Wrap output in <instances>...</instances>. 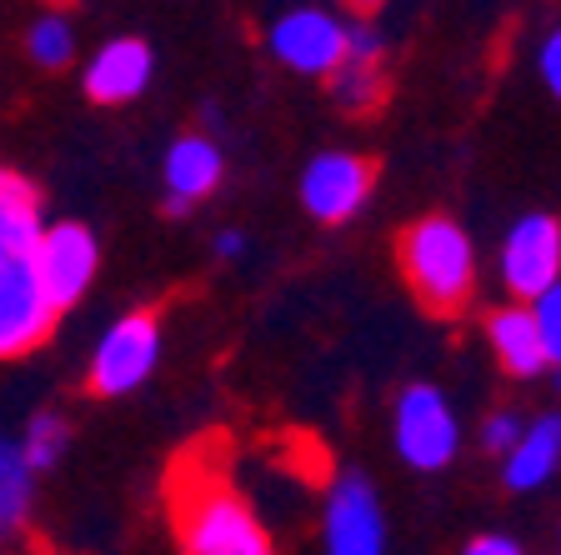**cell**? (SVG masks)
I'll use <instances>...</instances> for the list:
<instances>
[{
	"mask_svg": "<svg viewBox=\"0 0 561 555\" xmlns=\"http://www.w3.org/2000/svg\"><path fill=\"white\" fill-rule=\"evenodd\" d=\"M351 5H362V11H376V5H381V0H351Z\"/></svg>",
	"mask_w": 561,
	"mask_h": 555,
	"instance_id": "d4e9b609",
	"label": "cell"
},
{
	"mask_svg": "<svg viewBox=\"0 0 561 555\" xmlns=\"http://www.w3.org/2000/svg\"><path fill=\"white\" fill-rule=\"evenodd\" d=\"M56 305L35 280L31 251H0V360L31 356L56 325Z\"/></svg>",
	"mask_w": 561,
	"mask_h": 555,
	"instance_id": "3957f363",
	"label": "cell"
},
{
	"mask_svg": "<svg viewBox=\"0 0 561 555\" xmlns=\"http://www.w3.org/2000/svg\"><path fill=\"white\" fill-rule=\"evenodd\" d=\"M331 91H336L341 111H376L381 105V70H376V56H341L331 66Z\"/></svg>",
	"mask_w": 561,
	"mask_h": 555,
	"instance_id": "e0dca14e",
	"label": "cell"
},
{
	"mask_svg": "<svg viewBox=\"0 0 561 555\" xmlns=\"http://www.w3.org/2000/svg\"><path fill=\"white\" fill-rule=\"evenodd\" d=\"M486 331H491V350L502 356V366L512 370V375H541V370L551 366L547 350H541L537 325H531V311H526V301L496 311Z\"/></svg>",
	"mask_w": 561,
	"mask_h": 555,
	"instance_id": "5bb4252c",
	"label": "cell"
},
{
	"mask_svg": "<svg viewBox=\"0 0 561 555\" xmlns=\"http://www.w3.org/2000/svg\"><path fill=\"white\" fill-rule=\"evenodd\" d=\"M171 490V521L175 541L191 555H266L271 535L261 531L256 510L236 496L231 475L221 471V455H210L206 446H196L191 455H181L165 481Z\"/></svg>",
	"mask_w": 561,
	"mask_h": 555,
	"instance_id": "6da1fadb",
	"label": "cell"
},
{
	"mask_svg": "<svg viewBox=\"0 0 561 555\" xmlns=\"http://www.w3.org/2000/svg\"><path fill=\"white\" fill-rule=\"evenodd\" d=\"M516 436H522V420L516 416H491L486 426H481V446H486V451H506Z\"/></svg>",
	"mask_w": 561,
	"mask_h": 555,
	"instance_id": "44dd1931",
	"label": "cell"
},
{
	"mask_svg": "<svg viewBox=\"0 0 561 555\" xmlns=\"http://www.w3.org/2000/svg\"><path fill=\"white\" fill-rule=\"evenodd\" d=\"M371 196V165L362 155H346V151H331V155H316L301 175V200L316 220L327 226H341L362 210V200Z\"/></svg>",
	"mask_w": 561,
	"mask_h": 555,
	"instance_id": "ba28073f",
	"label": "cell"
},
{
	"mask_svg": "<svg viewBox=\"0 0 561 555\" xmlns=\"http://www.w3.org/2000/svg\"><path fill=\"white\" fill-rule=\"evenodd\" d=\"M386 545L376 490L356 475H346L327 500V551L331 555H376Z\"/></svg>",
	"mask_w": 561,
	"mask_h": 555,
	"instance_id": "30bf717a",
	"label": "cell"
},
{
	"mask_svg": "<svg viewBox=\"0 0 561 555\" xmlns=\"http://www.w3.org/2000/svg\"><path fill=\"white\" fill-rule=\"evenodd\" d=\"M461 446V430H456V416L446 405L442 391L432 385H411L397 405V451L407 465L416 471H442L446 461Z\"/></svg>",
	"mask_w": 561,
	"mask_h": 555,
	"instance_id": "5b68a950",
	"label": "cell"
},
{
	"mask_svg": "<svg viewBox=\"0 0 561 555\" xmlns=\"http://www.w3.org/2000/svg\"><path fill=\"white\" fill-rule=\"evenodd\" d=\"M526 311H531V325H537L547 360L557 366V356H561V296H557V286H547L541 296H531V301H526Z\"/></svg>",
	"mask_w": 561,
	"mask_h": 555,
	"instance_id": "ffe728a7",
	"label": "cell"
},
{
	"mask_svg": "<svg viewBox=\"0 0 561 555\" xmlns=\"http://www.w3.org/2000/svg\"><path fill=\"white\" fill-rule=\"evenodd\" d=\"M41 235V196L25 175L0 165V251H31Z\"/></svg>",
	"mask_w": 561,
	"mask_h": 555,
	"instance_id": "9a60e30c",
	"label": "cell"
},
{
	"mask_svg": "<svg viewBox=\"0 0 561 555\" xmlns=\"http://www.w3.org/2000/svg\"><path fill=\"white\" fill-rule=\"evenodd\" d=\"M401 276L416 290V301L432 315H456L467 311L471 286H477V255L461 226L446 216H426L411 231H401Z\"/></svg>",
	"mask_w": 561,
	"mask_h": 555,
	"instance_id": "7a4b0ae2",
	"label": "cell"
},
{
	"mask_svg": "<svg viewBox=\"0 0 561 555\" xmlns=\"http://www.w3.org/2000/svg\"><path fill=\"white\" fill-rule=\"evenodd\" d=\"M271 50L280 66L301 76H331V66L346 50V25L327 11H291L271 25Z\"/></svg>",
	"mask_w": 561,
	"mask_h": 555,
	"instance_id": "9c48e42d",
	"label": "cell"
},
{
	"mask_svg": "<svg viewBox=\"0 0 561 555\" xmlns=\"http://www.w3.org/2000/svg\"><path fill=\"white\" fill-rule=\"evenodd\" d=\"M146 85H151V50L140 46V41H111L85 66V95L95 105H126Z\"/></svg>",
	"mask_w": 561,
	"mask_h": 555,
	"instance_id": "8fae6325",
	"label": "cell"
},
{
	"mask_svg": "<svg viewBox=\"0 0 561 555\" xmlns=\"http://www.w3.org/2000/svg\"><path fill=\"white\" fill-rule=\"evenodd\" d=\"M31 475L35 471L25 465L21 446L0 436V541L21 531L25 516H31Z\"/></svg>",
	"mask_w": 561,
	"mask_h": 555,
	"instance_id": "2e32d148",
	"label": "cell"
},
{
	"mask_svg": "<svg viewBox=\"0 0 561 555\" xmlns=\"http://www.w3.org/2000/svg\"><path fill=\"white\" fill-rule=\"evenodd\" d=\"M561 276V226L551 216H526L502 245V280L516 301H531Z\"/></svg>",
	"mask_w": 561,
	"mask_h": 555,
	"instance_id": "52a82bcc",
	"label": "cell"
},
{
	"mask_svg": "<svg viewBox=\"0 0 561 555\" xmlns=\"http://www.w3.org/2000/svg\"><path fill=\"white\" fill-rule=\"evenodd\" d=\"M31 266H35V280L46 290V301L56 311L81 301V290L91 286L95 276V241L85 226H41L31 245Z\"/></svg>",
	"mask_w": 561,
	"mask_h": 555,
	"instance_id": "8992f818",
	"label": "cell"
},
{
	"mask_svg": "<svg viewBox=\"0 0 561 555\" xmlns=\"http://www.w3.org/2000/svg\"><path fill=\"white\" fill-rule=\"evenodd\" d=\"M76 56V31H70L66 15H41L31 25V60L46 70H60L66 60Z\"/></svg>",
	"mask_w": 561,
	"mask_h": 555,
	"instance_id": "ac0fdd59",
	"label": "cell"
},
{
	"mask_svg": "<svg viewBox=\"0 0 561 555\" xmlns=\"http://www.w3.org/2000/svg\"><path fill=\"white\" fill-rule=\"evenodd\" d=\"M66 420L56 416H35L31 426H25V440H21V455L31 471H50V465L60 461V451H66Z\"/></svg>",
	"mask_w": 561,
	"mask_h": 555,
	"instance_id": "d6986e66",
	"label": "cell"
},
{
	"mask_svg": "<svg viewBox=\"0 0 561 555\" xmlns=\"http://www.w3.org/2000/svg\"><path fill=\"white\" fill-rule=\"evenodd\" d=\"M467 551H471V555H516L522 545H516L512 535H477V541H471Z\"/></svg>",
	"mask_w": 561,
	"mask_h": 555,
	"instance_id": "603a6c76",
	"label": "cell"
},
{
	"mask_svg": "<svg viewBox=\"0 0 561 555\" xmlns=\"http://www.w3.org/2000/svg\"><path fill=\"white\" fill-rule=\"evenodd\" d=\"M221 181V151L206 136H186L165 151V196H171V216H186L191 200L210 196Z\"/></svg>",
	"mask_w": 561,
	"mask_h": 555,
	"instance_id": "7c38bea8",
	"label": "cell"
},
{
	"mask_svg": "<svg viewBox=\"0 0 561 555\" xmlns=\"http://www.w3.org/2000/svg\"><path fill=\"white\" fill-rule=\"evenodd\" d=\"M537 66H541V81L557 91V85H561V41H557V35H547V41H541Z\"/></svg>",
	"mask_w": 561,
	"mask_h": 555,
	"instance_id": "7402d4cb",
	"label": "cell"
},
{
	"mask_svg": "<svg viewBox=\"0 0 561 555\" xmlns=\"http://www.w3.org/2000/svg\"><path fill=\"white\" fill-rule=\"evenodd\" d=\"M506 486L512 490H537L551 481V471H557L561 461V426L557 416H541L531 420V426H522V436L506 446Z\"/></svg>",
	"mask_w": 561,
	"mask_h": 555,
	"instance_id": "4fadbf2b",
	"label": "cell"
},
{
	"mask_svg": "<svg viewBox=\"0 0 561 555\" xmlns=\"http://www.w3.org/2000/svg\"><path fill=\"white\" fill-rule=\"evenodd\" d=\"M236 251H241V235L226 231V235H221V255H236Z\"/></svg>",
	"mask_w": 561,
	"mask_h": 555,
	"instance_id": "cb8c5ba5",
	"label": "cell"
},
{
	"mask_svg": "<svg viewBox=\"0 0 561 555\" xmlns=\"http://www.w3.org/2000/svg\"><path fill=\"white\" fill-rule=\"evenodd\" d=\"M161 356V321L151 311H136L105 331L91 360V391L95 395H130L156 370Z\"/></svg>",
	"mask_w": 561,
	"mask_h": 555,
	"instance_id": "277c9868",
	"label": "cell"
}]
</instances>
